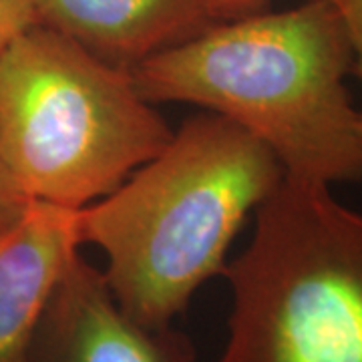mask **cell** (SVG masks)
Instances as JSON below:
<instances>
[{"mask_svg":"<svg viewBox=\"0 0 362 362\" xmlns=\"http://www.w3.org/2000/svg\"><path fill=\"white\" fill-rule=\"evenodd\" d=\"M354 51L337 4L304 0L207 26L131 71L149 103H189L258 137L286 177L322 185L362 180L346 81Z\"/></svg>","mask_w":362,"mask_h":362,"instance_id":"6da1fadb","label":"cell"},{"mask_svg":"<svg viewBox=\"0 0 362 362\" xmlns=\"http://www.w3.org/2000/svg\"><path fill=\"white\" fill-rule=\"evenodd\" d=\"M284 177L258 137L206 111L111 194L78 209V242L105 254L103 276L123 310L165 328L207 280L223 276L235 235Z\"/></svg>","mask_w":362,"mask_h":362,"instance_id":"7a4b0ae2","label":"cell"},{"mask_svg":"<svg viewBox=\"0 0 362 362\" xmlns=\"http://www.w3.org/2000/svg\"><path fill=\"white\" fill-rule=\"evenodd\" d=\"M171 135L129 71L47 26L26 28L0 52V156L35 202L90 206Z\"/></svg>","mask_w":362,"mask_h":362,"instance_id":"3957f363","label":"cell"},{"mask_svg":"<svg viewBox=\"0 0 362 362\" xmlns=\"http://www.w3.org/2000/svg\"><path fill=\"white\" fill-rule=\"evenodd\" d=\"M223 276L232 310L216 362H362V211L330 185L284 177Z\"/></svg>","mask_w":362,"mask_h":362,"instance_id":"277c9868","label":"cell"},{"mask_svg":"<svg viewBox=\"0 0 362 362\" xmlns=\"http://www.w3.org/2000/svg\"><path fill=\"white\" fill-rule=\"evenodd\" d=\"M175 328H153L119 306L103 270L73 254L45 306L30 362H194Z\"/></svg>","mask_w":362,"mask_h":362,"instance_id":"5b68a950","label":"cell"},{"mask_svg":"<svg viewBox=\"0 0 362 362\" xmlns=\"http://www.w3.org/2000/svg\"><path fill=\"white\" fill-rule=\"evenodd\" d=\"M33 8L37 25L129 73L220 23L214 0H33Z\"/></svg>","mask_w":362,"mask_h":362,"instance_id":"8992f818","label":"cell"},{"mask_svg":"<svg viewBox=\"0 0 362 362\" xmlns=\"http://www.w3.org/2000/svg\"><path fill=\"white\" fill-rule=\"evenodd\" d=\"M77 214L35 202L23 221L0 238V362H30L45 306L81 250Z\"/></svg>","mask_w":362,"mask_h":362,"instance_id":"52a82bcc","label":"cell"},{"mask_svg":"<svg viewBox=\"0 0 362 362\" xmlns=\"http://www.w3.org/2000/svg\"><path fill=\"white\" fill-rule=\"evenodd\" d=\"M33 204L35 199L25 194V189L0 156V238L23 221Z\"/></svg>","mask_w":362,"mask_h":362,"instance_id":"ba28073f","label":"cell"},{"mask_svg":"<svg viewBox=\"0 0 362 362\" xmlns=\"http://www.w3.org/2000/svg\"><path fill=\"white\" fill-rule=\"evenodd\" d=\"M33 25V0H0V52Z\"/></svg>","mask_w":362,"mask_h":362,"instance_id":"9c48e42d","label":"cell"},{"mask_svg":"<svg viewBox=\"0 0 362 362\" xmlns=\"http://www.w3.org/2000/svg\"><path fill=\"white\" fill-rule=\"evenodd\" d=\"M337 6L342 11L344 21L349 25L350 42H352V51H354L352 75L362 83V0H342ZM356 131H358V145H361L362 153V109H358Z\"/></svg>","mask_w":362,"mask_h":362,"instance_id":"30bf717a","label":"cell"},{"mask_svg":"<svg viewBox=\"0 0 362 362\" xmlns=\"http://www.w3.org/2000/svg\"><path fill=\"white\" fill-rule=\"evenodd\" d=\"M270 0H214V8L220 21H228L233 16H242L247 13H256L262 11V6H266ZM332 4H340L342 0H326Z\"/></svg>","mask_w":362,"mask_h":362,"instance_id":"8fae6325","label":"cell"}]
</instances>
